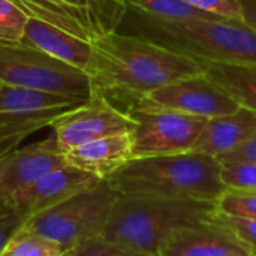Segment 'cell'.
Returning a JSON list of instances; mask_svg holds the SVG:
<instances>
[{
    "mask_svg": "<svg viewBox=\"0 0 256 256\" xmlns=\"http://www.w3.org/2000/svg\"><path fill=\"white\" fill-rule=\"evenodd\" d=\"M92 48L93 88L123 111L165 84L204 74V63L142 36L112 32Z\"/></svg>",
    "mask_w": 256,
    "mask_h": 256,
    "instance_id": "obj_1",
    "label": "cell"
},
{
    "mask_svg": "<svg viewBox=\"0 0 256 256\" xmlns=\"http://www.w3.org/2000/svg\"><path fill=\"white\" fill-rule=\"evenodd\" d=\"M105 182L120 196L140 198L218 201L226 190L220 162L196 152L132 158Z\"/></svg>",
    "mask_w": 256,
    "mask_h": 256,
    "instance_id": "obj_2",
    "label": "cell"
},
{
    "mask_svg": "<svg viewBox=\"0 0 256 256\" xmlns=\"http://www.w3.org/2000/svg\"><path fill=\"white\" fill-rule=\"evenodd\" d=\"M216 210L218 201L118 195L102 236L142 255L158 256L171 234L206 225Z\"/></svg>",
    "mask_w": 256,
    "mask_h": 256,
    "instance_id": "obj_3",
    "label": "cell"
},
{
    "mask_svg": "<svg viewBox=\"0 0 256 256\" xmlns=\"http://www.w3.org/2000/svg\"><path fill=\"white\" fill-rule=\"evenodd\" d=\"M140 15L147 28L142 38L201 63L256 64V32L242 21L226 18L168 21L144 14Z\"/></svg>",
    "mask_w": 256,
    "mask_h": 256,
    "instance_id": "obj_4",
    "label": "cell"
},
{
    "mask_svg": "<svg viewBox=\"0 0 256 256\" xmlns=\"http://www.w3.org/2000/svg\"><path fill=\"white\" fill-rule=\"evenodd\" d=\"M118 194L104 180L62 204L28 218L22 226L56 243L66 252L80 243L102 236Z\"/></svg>",
    "mask_w": 256,
    "mask_h": 256,
    "instance_id": "obj_5",
    "label": "cell"
},
{
    "mask_svg": "<svg viewBox=\"0 0 256 256\" xmlns=\"http://www.w3.org/2000/svg\"><path fill=\"white\" fill-rule=\"evenodd\" d=\"M0 84L87 100L94 93L90 76L21 42H0Z\"/></svg>",
    "mask_w": 256,
    "mask_h": 256,
    "instance_id": "obj_6",
    "label": "cell"
},
{
    "mask_svg": "<svg viewBox=\"0 0 256 256\" xmlns=\"http://www.w3.org/2000/svg\"><path fill=\"white\" fill-rule=\"evenodd\" d=\"M135 122L132 158L168 156L192 152L208 118L158 106H130Z\"/></svg>",
    "mask_w": 256,
    "mask_h": 256,
    "instance_id": "obj_7",
    "label": "cell"
},
{
    "mask_svg": "<svg viewBox=\"0 0 256 256\" xmlns=\"http://www.w3.org/2000/svg\"><path fill=\"white\" fill-rule=\"evenodd\" d=\"M86 100L40 90L2 86L0 87V153L10 152L16 146L63 112Z\"/></svg>",
    "mask_w": 256,
    "mask_h": 256,
    "instance_id": "obj_8",
    "label": "cell"
},
{
    "mask_svg": "<svg viewBox=\"0 0 256 256\" xmlns=\"http://www.w3.org/2000/svg\"><path fill=\"white\" fill-rule=\"evenodd\" d=\"M28 16L93 42L117 32L128 9L124 0H12Z\"/></svg>",
    "mask_w": 256,
    "mask_h": 256,
    "instance_id": "obj_9",
    "label": "cell"
},
{
    "mask_svg": "<svg viewBox=\"0 0 256 256\" xmlns=\"http://www.w3.org/2000/svg\"><path fill=\"white\" fill-rule=\"evenodd\" d=\"M58 147L66 153L78 146L117 134H132L135 122L102 93L96 92L81 105L63 112L51 126Z\"/></svg>",
    "mask_w": 256,
    "mask_h": 256,
    "instance_id": "obj_10",
    "label": "cell"
},
{
    "mask_svg": "<svg viewBox=\"0 0 256 256\" xmlns=\"http://www.w3.org/2000/svg\"><path fill=\"white\" fill-rule=\"evenodd\" d=\"M132 106H158L206 118L232 114L240 108V105L207 78L206 74L165 84Z\"/></svg>",
    "mask_w": 256,
    "mask_h": 256,
    "instance_id": "obj_11",
    "label": "cell"
},
{
    "mask_svg": "<svg viewBox=\"0 0 256 256\" xmlns=\"http://www.w3.org/2000/svg\"><path fill=\"white\" fill-rule=\"evenodd\" d=\"M66 164L64 152L54 135L22 148L0 153V202L10 208L15 196Z\"/></svg>",
    "mask_w": 256,
    "mask_h": 256,
    "instance_id": "obj_12",
    "label": "cell"
},
{
    "mask_svg": "<svg viewBox=\"0 0 256 256\" xmlns=\"http://www.w3.org/2000/svg\"><path fill=\"white\" fill-rule=\"evenodd\" d=\"M104 180L78 170L69 164L60 166L21 192L10 204L12 212L22 214L26 219L52 208L74 195L100 184Z\"/></svg>",
    "mask_w": 256,
    "mask_h": 256,
    "instance_id": "obj_13",
    "label": "cell"
},
{
    "mask_svg": "<svg viewBox=\"0 0 256 256\" xmlns=\"http://www.w3.org/2000/svg\"><path fill=\"white\" fill-rule=\"evenodd\" d=\"M20 42L38 48L57 60L84 70L86 74L90 68L93 52L92 42L74 36L39 18L28 16Z\"/></svg>",
    "mask_w": 256,
    "mask_h": 256,
    "instance_id": "obj_14",
    "label": "cell"
},
{
    "mask_svg": "<svg viewBox=\"0 0 256 256\" xmlns=\"http://www.w3.org/2000/svg\"><path fill=\"white\" fill-rule=\"evenodd\" d=\"M66 162L100 180H106L132 159V135L117 134L90 141L64 153Z\"/></svg>",
    "mask_w": 256,
    "mask_h": 256,
    "instance_id": "obj_15",
    "label": "cell"
},
{
    "mask_svg": "<svg viewBox=\"0 0 256 256\" xmlns=\"http://www.w3.org/2000/svg\"><path fill=\"white\" fill-rule=\"evenodd\" d=\"M256 132V112L240 106L236 112L208 118L192 152L219 159Z\"/></svg>",
    "mask_w": 256,
    "mask_h": 256,
    "instance_id": "obj_16",
    "label": "cell"
},
{
    "mask_svg": "<svg viewBox=\"0 0 256 256\" xmlns=\"http://www.w3.org/2000/svg\"><path fill=\"white\" fill-rule=\"evenodd\" d=\"M158 256H249L226 232L214 225L183 228L171 234Z\"/></svg>",
    "mask_w": 256,
    "mask_h": 256,
    "instance_id": "obj_17",
    "label": "cell"
},
{
    "mask_svg": "<svg viewBox=\"0 0 256 256\" xmlns=\"http://www.w3.org/2000/svg\"><path fill=\"white\" fill-rule=\"evenodd\" d=\"M204 74L240 106L256 112V64L204 63Z\"/></svg>",
    "mask_w": 256,
    "mask_h": 256,
    "instance_id": "obj_18",
    "label": "cell"
},
{
    "mask_svg": "<svg viewBox=\"0 0 256 256\" xmlns=\"http://www.w3.org/2000/svg\"><path fill=\"white\" fill-rule=\"evenodd\" d=\"M128 9L135 12L168 20V21H192V20H218L220 16L202 12L188 4L184 0H124Z\"/></svg>",
    "mask_w": 256,
    "mask_h": 256,
    "instance_id": "obj_19",
    "label": "cell"
},
{
    "mask_svg": "<svg viewBox=\"0 0 256 256\" xmlns=\"http://www.w3.org/2000/svg\"><path fill=\"white\" fill-rule=\"evenodd\" d=\"M66 250L56 242L24 226L12 234L0 256H62Z\"/></svg>",
    "mask_w": 256,
    "mask_h": 256,
    "instance_id": "obj_20",
    "label": "cell"
},
{
    "mask_svg": "<svg viewBox=\"0 0 256 256\" xmlns=\"http://www.w3.org/2000/svg\"><path fill=\"white\" fill-rule=\"evenodd\" d=\"M207 224L226 232L249 256H256V219L231 216L216 210Z\"/></svg>",
    "mask_w": 256,
    "mask_h": 256,
    "instance_id": "obj_21",
    "label": "cell"
},
{
    "mask_svg": "<svg viewBox=\"0 0 256 256\" xmlns=\"http://www.w3.org/2000/svg\"><path fill=\"white\" fill-rule=\"evenodd\" d=\"M218 210L225 214L256 219V189H231L218 200Z\"/></svg>",
    "mask_w": 256,
    "mask_h": 256,
    "instance_id": "obj_22",
    "label": "cell"
},
{
    "mask_svg": "<svg viewBox=\"0 0 256 256\" xmlns=\"http://www.w3.org/2000/svg\"><path fill=\"white\" fill-rule=\"evenodd\" d=\"M28 15L12 0H0V42H20Z\"/></svg>",
    "mask_w": 256,
    "mask_h": 256,
    "instance_id": "obj_23",
    "label": "cell"
},
{
    "mask_svg": "<svg viewBox=\"0 0 256 256\" xmlns=\"http://www.w3.org/2000/svg\"><path fill=\"white\" fill-rule=\"evenodd\" d=\"M220 178L231 189H256V162H224Z\"/></svg>",
    "mask_w": 256,
    "mask_h": 256,
    "instance_id": "obj_24",
    "label": "cell"
},
{
    "mask_svg": "<svg viewBox=\"0 0 256 256\" xmlns=\"http://www.w3.org/2000/svg\"><path fill=\"white\" fill-rule=\"evenodd\" d=\"M69 252L70 256H146L140 252L123 248L117 243H112L104 236L88 238Z\"/></svg>",
    "mask_w": 256,
    "mask_h": 256,
    "instance_id": "obj_25",
    "label": "cell"
},
{
    "mask_svg": "<svg viewBox=\"0 0 256 256\" xmlns=\"http://www.w3.org/2000/svg\"><path fill=\"white\" fill-rule=\"evenodd\" d=\"M184 2L202 12H208L220 18L236 20L243 22L237 0H184Z\"/></svg>",
    "mask_w": 256,
    "mask_h": 256,
    "instance_id": "obj_26",
    "label": "cell"
},
{
    "mask_svg": "<svg viewBox=\"0 0 256 256\" xmlns=\"http://www.w3.org/2000/svg\"><path fill=\"white\" fill-rule=\"evenodd\" d=\"M218 160L220 164H224V162H256V132L249 140H246L240 147L220 156Z\"/></svg>",
    "mask_w": 256,
    "mask_h": 256,
    "instance_id": "obj_27",
    "label": "cell"
},
{
    "mask_svg": "<svg viewBox=\"0 0 256 256\" xmlns=\"http://www.w3.org/2000/svg\"><path fill=\"white\" fill-rule=\"evenodd\" d=\"M26 220L27 219L16 212H10L4 216H0V250L3 249L6 242L12 237V234L22 226Z\"/></svg>",
    "mask_w": 256,
    "mask_h": 256,
    "instance_id": "obj_28",
    "label": "cell"
},
{
    "mask_svg": "<svg viewBox=\"0 0 256 256\" xmlns=\"http://www.w3.org/2000/svg\"><path fill=\"white\" fill-rule=\"evenodd\" d=\"M243 22L256 32V0H237Z\"/></svg>",
    "mask_w": 256,
    "mask_h": 256,
    "instance_id": "obj_29",
    "label": "cell"
},
{
    "mask_svg": "<svg viewBox=\"0 0 256 256\" xmlns=\"http://www.w3.org/2000/svg\"><path fill=\"white\" fill-rule=\"evenodd\" d=\"M12 210L9 208V207H6L4 204H2L0 202V216H4V214H8V213H10Z\"/></svg>",
    "mask_w": 256,
    "mask_h": 256,
    "instance_id": "obj_30",
    "label": "cell"
},
{
    "mask_svg": "<svg viewBox=\"0 0 256 256\" xmlns=\"http://www.w3.org/2000/svg\"><path fill=\"white\" fill-rule=\"evenodd\" d=\"M62 256H70V252H66V254H63Z\"/></svg>",
    "mask_w": 256,
    "mask_h": 256,
    "instance_id": "obj_31",
    "label": "cell"
},
{
    "mask_svg": "<svg viewBox=\"0 0 256 256\" xmlns=\"http://www.w3.org/2000/svg\"><path fill=\"white\" fill-rule=\"evenodd\" d=\"M0 87H2V84H0Z\"/></svg>",
    "mask_w": 256,
    "mask_h": 256,
    "instance_id": "obj_32",
    "label": "cell"
}]
</instances>
